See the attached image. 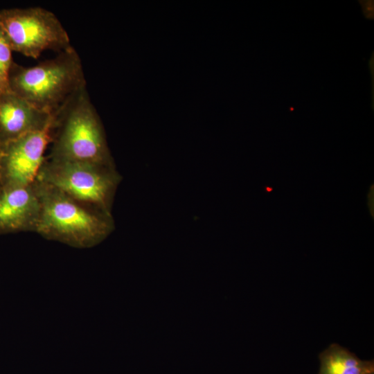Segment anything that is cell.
Returning a JSON list of instances; mask_svg holds the SVG:
<instances>
[{
  "label": "cell",
  "instance_id": "8",
  "mask_svg": "<svg viewBox=\"0 0 374 374\" xmlns=\"http://www.w3.org/2000/svg\"><path fill=\"white\" fill-rule=\"evenodd\" d=\"M53 122V116L10 90L0 94V145L43 130Z\"/></svg>",
  "mask_w": 374,
  "mask_h": 374
},
{
  "label": "cell",
  "instance_id": "6",
  "mask_svg": "<svg viewBox=\"0 0 374 374\" xmlns=\"http://www.w3.org/2000/svg\"><path fill=\"white\" fill-rule=\"evenodd\" d=\"M52 127L53 124L0 145V186H25L35 182L51 143Z\"/></svg>",
  "mask_w": 374,
  "mask_h": 374
},
{
  "label": "cell",
  "instance_id": "5",
  "mask_svg": "<svg viewBox=\"0 0 374 374\" xmlns=\"http://www.w3.org/2000/svg\"><path fill=\"white\" fill-rule=\"evenodd\" d=\"M37 179L108 213L118 182L117 176L109 170V166L48 157H46Z\"/></svg>",
  "mask_w": 374,
  "mask_h": 374
},
{
  "label": "cell",
  "instance_id": "1",
  "mask_svg": "<svg viewBox=\"0 0 374 374\" xmlns=\"http://www.w3.org/2000/svg\"><path fill=\"white\" fill-rule=\"evenodd\" d=\"M35 186L40 212L35 232L76 248H89L113 229L108 212L74 199L39 180Z\"/></svg>",
  "mask_w": 374,
  "mask_h": 374
},
{
  "label": "cell",
  "instance_id": "11",
  "mask_svg": "<svg viewBox=\"0 0 374 374\" xmlns=\"http://www.w3.org/2000/svg\"><path fill=\"white\" fill-rule=\"evenodd\" d=\"M374 374V373H373Z\"/></svg>",
  "mask_w": 374,
  "mask_h": 374
},
{
  "label": "cell",
  "instance_id": "2",
  "mask_svg": "<svg viewBox=\"0 0 374 374\" xmlns=\"http://www.w3.org/2000/svg\"><path fill=\"white\" fill-rule=\"evenodd\" d=\"M86 86L81 59L73 46L35 66L14 62L9 77L12 92L52 116Z\"/></svg>",
  "mask_w": 374,
  "mask_h": 374
},
{
  "label": "cell",
  "instance_id": "3",
  "mask_svg": "<svg viewBox=\"0 0 374 374\" xmlns=\"http://www.w3.org/2000/svg\"><path fill=\"white\" fill-rule=\"evenodd\" d=\"M51 143L49 158L110 166L104 130L87 86L53 116Z\"/></svg>",
  "mask_w": 374,
  "mask_h": 374
},
{
  "label": "cell",
  "instance_id": "7",
  "mask_svg": "<svg viewBox=\"0 0 374 374\" xmlns=\"http://www.w3.org/2000/svg\"><path fill=\"white\" fill-rule=\"evenodd\" d=\"M40 203L35 184L0 186V233L35 232Z\"/></svg>",
  "mask_w": 374,
  "mask_h": 374
},
{
  "label": "cell",
  "instance_id": "9",
  "mask_svg": "<svg viewBox=\"0 0 374 374\" xmlns=\"http://www.w3.org/2000/svg\"><path fill=\"white\" fill-rule=\"evenodd\" d=\"M318 374H373V360H363L338 344H331L319 355Z\"/></svg>",
  "mask_w": 374,
  "mask_h": 374
},
{
  "label": "cell",
  "instance_id": "4",
  "mask_svg": "<svg viewBox=\"0 0 374 374\" xmlns=\"http://www.w3.org/2000/svg\"><path fill=\"white\" fill-rule=\"evenodd\" d=\"M0 29L12 51L34 59L46 50L72 47L58 18L41 7L0 9Z\"/></svg>",
  "mask_w": 374,
  "mask_h": 374
},
{
  "label": "cell",
  "instance_id": "10",
  "mask_svg": "<svg viewBox=\"0 0 374 374\" xmlns=\"http://www.w3.org/2000/svg\"><path fill=\"white\" fill-rule=\"evenodd\" d=\"M8 42L0 29V94L10 91L9 77L14 62Z\"/></svg>",
  "mask_w": 374,
  "mask_h": 374
}]
</instances>
